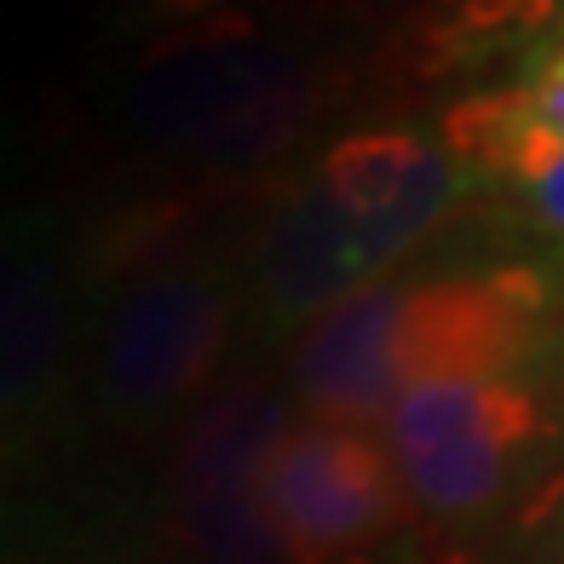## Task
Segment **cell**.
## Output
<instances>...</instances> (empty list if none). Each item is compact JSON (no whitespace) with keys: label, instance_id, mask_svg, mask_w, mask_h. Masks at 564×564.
I'll return each instance as SVG.
<instances>
[{"label":"cell","instance_id":"obj_1","mask_svg":"<svg viewBox=\"0 0 564 564\" xmlns=\"http://www.w3.org/2000/svg\"><path fill=\"white\" fill-rule=\"evenodd\" d=\"M335 110L323 46L265 12H230L150 41L116 82L110 116L144 156L196 173H265Z\"/></svg>","mask_w":564,"mask_h":564},{"label":"cell","instance_id":"obj_2","mask_svg":"<svg viewBox=\"0 0 564 564\" xmlns=\"http://www.w3.org/2000/svg\"><path fill=\"white\" fill-rule=\"evenodd\" d=\"M248 323V276L237 260L191 253L127 276L93 312L87 380L98 415L144 426L225 387L219 369Z\"/></svg>","mask_w":564,"mask_h":564},{"label":"cell","instance_id":"obj_3","mask_svg":"<svg viewBox=\"0 0 564 564\" xmlns=\"http://www.w3.org/2000/svg\"><path fill=\"white\" fill-rule=\"evenodd\" d=\"M98 265L58 208L0 202V455L58 409L93 335Z\"/></svg>","mask_w":564,"mask_h":564},{"label":"cell","instance_id":"obj_4","mask_svg":"<svg viewBox=\"0 0 564 564\" xmlns=\"http://www.w3.org/2000/svg\"><path fill=\"white\" fill-rule=\"evenodd\" d=\"M300 421L289 380L237 375L191 409L173 455V535L191 564H289L265 512V467Z\"/></svg>","mask_w":564,"mask_h":564},{"label":"cell","instance_id":"obj_5","mask_svg":"<svg viewBox=\"0 0 564 564\" xmlns=\"http://www.w3.org/2000/svg\"><path fill=\"white\" fill-rule=\"evenodd\" d=\"M380 438L398 460L409 507L460 524L501 501L524 449L542 438V409L512 375L426 380L398 398Z\"/></svg>","mask_w":564,"mask_h":564},{"label":"cell","instance_id":"obj_6","mask_svg":"<svg viewBox=\"0 0 564 564\" xmlns=\"http://www.w3.org/2000/svg\"><path fill=\"white\" fill-rule=\"evenodd\" d=\"M265 512L289 564H375L415 507L380 432L300 415L265 467Z\"/></svg>","mask_w":564,"mask_h":564},{"label":"cell","instance_id":"obj_7","mask_svg":"<svg viewBox=\"0 0 564 564\" xmlns=\"http://www.w3.org/2000/svg\"><path fill=\"white\" fill-rule=\"evenodd\" d=\"M305 178L328 202L340 237L369 265V276L387 282L403 253L449 219L467 191V162L426 127H357L328 139Z\"/></svg>","mask_w":564,"mask_h":564},{"label":"cell","instance_id":"obj_8","mask_svg":"<svg viewBox=\"0 0 564 564\" xmlns=\"http://www.w3.org/2000/svg\"><path fill=\"white\" fill-rule=\"evenodd\" d=\"M542 294L519 271H484V276H426L392 282V375L398 387L460 375H512L530 351Z\"/></svg>","mask_w":564,"mask_h":564},{"label":"cell","instance_id":"obj_9","mask_svg":"<svg viewBox=\"0 0 564 564\" xmlns=\"http://www.w3.org/2000/svg\"><path fill=\"white\" fill-rule=\"evenodd\" d=\"M460 162L524 185L530 173L564 156V35L542 58H530L501 93L460 105L444 127Z\"/></svg>","mask_w":564,"mask_h":564},{"label":"cell","instance_id":"obj_10","mask_svg":"<svg viewBox=\"0 0 564 564\" xmlns=\"http://www.w3.org/2000/svg\"><path fill=\"white\" fill-rule=\"evenodd\" d=\"M230 12H242V0H105V30L116 41L150 46V41L185 35L196 23H214Z\"/></svg>","mask_w":564,"mask_h":564},{"label":"cell","instance_id":"obj_11","mask_svg":"<svg viewBox=\"0 0 564 564\" xmlns=\"http://www.w3.org/2000/svg\"><path fill=\"white\" fill-rule=\"evenodd\" d=\"M519 191V202H524V214L542 225V230H553V237H564V156L558 162H547L542 173H530L524 185H512Z\"/></svg>","mask_w":564,"mask_h":564},{"label":"cell","instance_id":"obj_12","mask_svg":"<svg viewBox=\"0 0 564 564\" xmlns=\"http://www.w3.org/2000/svg\"><path fill=\"white\" fill-rule=\"evenodd\" d=\"M12 156H18V127L0 110V185H7V173H12Z\"/></svg>","mask_w":564,"mask_h":564},{"label":"cell","instance_id":"obj_13","mask_svg":"<svg viewBox=\"0 0 564 564\" xmlns=\"http://www.w3.org/2000/svg\"><path fill=\"white\" fill-rule=\"evenodd\" d=\"M553 12H558V23H564V0H553Z\"/></svg>","mask_w":564,"mask_h":564}]
</instances>
